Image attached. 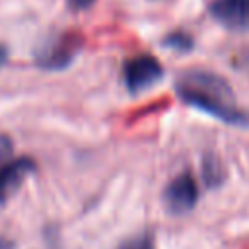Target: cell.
<instances>
[{
  "instance_id": "cell-1",
  "label": "cell",
  "mask_w": 249,
  "mask_h": 249,
  "mask_svg": "<svg viewBox=\"0 0 249 249\" xmlns=\"http://www.w3.org/2000/svg\"><path fill=\"white\" fill-rule=\"evenodd\" d=\"M175 91L185 105L226 124L249 128V113L235 105V95L224 78L204 70H191L177 80Z\"/></svg>"
},
{
  "instance_id": "cell-2",
  "label": "cell",
  "mask_w": 249,
  "mask_h": 249,
  "mask_svg": "<svg viewBox=\"0 0 249 249\" xmlns=\"http://www.w3.org/2000/svg\"><path fill=\"white\" fill-rule=\"evenodd\" d=\"M163 78V66L156 56L140 54L124 62L123 80L130 93H142L152 89Z\"/></svg>"
},
{
  "instance_id": "cell-3",
  "label": "cell",
  "mask_w": 249,
  "mask_h": 249,
  "mask_svg": "<svg viewBox=\"0 0 249 249\" xmlns=\"http://www.w3.org/2000/svg\"><path fill=\"white\" fill-rule=\"evenodd\" d=\"M161 200L169 214L189 212L198 200V187H196V181L193 179V175L189 171H185V173L177 175L175 179H171L167 183V187L163 189Z\"/></svg>"
},
{
  "instance_id": "cell-4",
  "label": "cell",
  "mask_w": 249,
  "mask_h": 249,
  "mask_svg": "<svg viewBox=\"0 0 249 249\" xmlns=\"http://www.w3.org/2000/svg\"><path fill=\"white\" fill-rule=\"evenodd\" d=\"M210 16L231 31H249V0H216Z\"/></svg>"
},
{
  "instance_id": "cell-5",
  "label": "cell",
  "mask_w": 249,
  "mask_h": 249,
  "mask_svg": "<svg viewBox=\"0 0 249 249\" xmlns=\"http://www.w3.org/2000/svg\"><path fill=\"white\" fill-rule=\"evenodd\" d=\"M35 171V161L31 158H18L0 165V202L12 196Z\"/></svg>"
},
{
  "instance_id": "cell-6",
  "label": "cell",
  "mask_w": 249,
  "mask_h": 249,
  "mask_svg": "<svg viewBox=\"0 0 249 249\" xmlns=\"http://www.w3.org/2000/svg\"><path fill=\"white\" fill-rule=\"evenodd\" d=\"M74 53H76V39L62 35L45 43V47L39 49L35 56L43 68H62L74 58Z\"/></svg>"
},
{
  "instance_id": "cell-7",
  "label": "cell",
  "mask_w": 249,
  "mask_h": 249,
  "mask_svg": "<svg viewBox=\"0 0 249 249\" xmlns=\"http://www.w3.org/2000/svg\"><path fill=\"white\" fill-rule=\"evenodd\" d=\"M220 161L212 156H206L204 158V163H202V177L206 181L208 187H216L220 181H222V175H220Z\"/></svg>"
},
{
  "instance_id": "cell-8",
  "label": "cell",
  "mask_w": 249,
  "mask_h": 249,
  "mask_svg": "<svg viewBox=\"0 0 249 249\" xmlns=\"http://www.w3.org/2000/svg\"><path fill=\"white\" fill-rule=\"evenodd\" d=\"M163 47H169V49H175L179 53H187L191 47H193V41L189 35L185 33H173V35H167L163 39Z\"/></svg>"
},
{
  "instance_id": "cell-9",
  "label": "cell",
  "mask_w": 249,
  "mask_h": 249,
  "mask_svg": "<svg viewBox=\"0 0 249 249\" xmlns=\"http://www.w3.org/2000/svg\"><path fill=\"white\" fill-rule=\"evenodd\" d=\"M117 249H154L152 235L150 233H138L128 239H124Z\"/></svg>"
},
{
  "instance_id": "cell-10",
  "label": "cell",
  "mask_w": 249,
  "mask_h": 249,
  "mask_svg": "<svg viewBox=\"0 0 249 249\" xmlns=\"http://www.w3.org/2000/svg\"><path fill=\"white\" fill-rule=\"evenodd\" d=\"M12 150H14V144H12V138L6 136V134H0V165L12 156Z\"/></svg>"
},
{
  "instance_id": "cell-11",
  "label": "cell",
  "mask_w": 249,
  "mask_h": 249,
  "mask_svg": "<svg viewBox=\"0 0 249 249\" xmlns=\"http://www.w3.org/2000/svg\"><path fill=\"white\" fill-rule=\"evenodd\" d=\"M95 0H68V4L72 6V8H76V10H84V8H88V6H91Z\"/></svg>"
},
{
  "instance_id": "cell-12",
  "label": "cell",
  "mask_w": 249,
  "mask_h": 249,
  "mask_svg": "<svg viewBox=\"0 0 249 249\" xmlns=\"http://www.w3.org/2000/svg\"><path fill=\"white\" fill-rule=\"evenodd\" d=\"M6 56H8V54H6V49H4L2 45H0V66L4 64V60H6Z\"/></svg>"
},
{
  "instance_id": "cell-13",
  "label": "cell",
  "mask_w": 249,
  "mask_h": 249,
  "mask_svg": "<svg viewBox=\"0 0 249 249\" xmlns=\"http://www.w3.org/2000/svg\"><path fill=\"white\" fill-rule=\"evenodd\" d=\"M0 249H10V245H8V243H4V241H0Z\"/></svg>"
}]
</instances>
